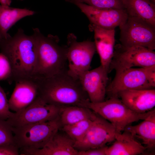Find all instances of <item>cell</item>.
Returning a JSON list of instances; mask_svg holds the SVG:
<instances>
[{"instance_id": "5bb4252c", "label": "cell", "mask_w": 155, "mask_h": 155, "mask_svg": "<svg viewBox=\"0 0 155 155\" xmlns=\"http://www.w3.org/2000/svg\"><path fill=\"white\" fill-rule=\"evenodd\" d=\"M15 81V87L8 104L10 110L17 113L27 107L38 96L39 86L37 80L34 78Z\"/></svg>"}, {"instance_id": "44dd1931", "label": "cell", "mask_w": 155, "mask_h": 155, "mask_svg": "<svg viewBox=\"0 0 155 155\" xmlns=\"http://www.w3.org/2000/svg\"><path fill=\"white\" fill-rule=\"evenodd\" d=\"M35 12L26 9L13 8L0 4V33L3 38L9 34L8 30L17 22Z\"/></svg>"}, {"instance_id": "d6986e66", "label": "cell", "mask_w": 155, "mask_h": 155, "mask_svg": "<svg viewBox=\"0 0 155 155\" xmlns=\"http://www.w3.org/2000/svg\"><path fill=\"white\" fill-rule=\"evenodd\" d=\"M125 130L130 132L144 146L146 151L154 150L155 148V110L139 124L130 125Z\"/></svg>"}, {"instance_id": "4316f807", "label": "cell", "mask_w": 155, "mask_h": 155, "mask_svg": "<svg viewBox=\"0 0 155 155\" xmlns=\"http://www.w3.org/2000/svg\"><path fill=\"white\" fill-rule=\"evenodd\" d=\"M12 71L10 63L4 54L0 53V81L12 78Z\"/></svg>"}, {"instance_id": "9c48e42d", "label": "cell", "mask_w": 155, "mask_h": 155, "mask_svg": "<svg viewBox=\"0 0 155 155\" xmlns=\"http://www.w3.org/2000/svg\"><path fill=\"white\" fill-rule=\"evenodd\" d=\"M60 108L46 103L38 96L24 109L14 112L12 117L7 121L11 127L45 122L58 117Z\"/></svg>"}, {"instance_id": "e0dca14e", "label": "cell", "mask_w": 155, "mask_h": 155, "mask_svg": "<svg viewBox=\"0 0 155 155\" xmlns=\"http://www.w3.org/2000/svg\"><path fill=\"white\" fill-rule=\"evenodd\" d=\"M60 129L42 148L29 151L24 155H78L75 141Z\"/></svg>"}, {"instance_id": "cb8c5ba5", "label": "cell", "mask_w": 155, "mask_h": 155, "mask_svg": "<svg viewBox=\"0 0 155 155\" xmlns=\"http://www.w3.org/2000/svg\"><path fill=\"white\" fill-rule=\"evenodd\" d=\"M73 3L74 2L84 3L99 9H125L124 0H65Z\"/></svg>"}, {"instance_id": "2e32d148", "label": "cell", "mask_w": 155, "mask_h": 155, "mask_svg": "<svg viewBox=\"0 0 155 155\" xmlns=\"http://www.w3.org/2000/svg\"><path fill=\"white\" fill-rule=\"evenodd\" d=\"M89 30L94 33V41L100 56L101 65L109 73V67L114 53L115 30L106 29L90 24Z\"/></svg>"}, {"instance_id": "3957f363", "label": "cell", "mask_w": 155, "mask_h": 155, "mask_svg": "<svg viewBox=\"0 0 155 155\" xmlns=\"http://www.w3.org/2000/svg\"><path fill=\"white\" fill-rule=\"evenodd\" d=\"M36 42L37 60L33 78L50 77L67 71V46L59 44L57 36L44 35L38 28L33 29Z\"/></svg>"}, {"instance_id": "8992f818", "label": "cell", "mask_w": 155, "mask_h": 155, "mask_svg": "<svg viewBox=\"0 0 155 155\" xmlns=\"http://www.w3.org/2000/svg\"><path fill=\"white\" fill-rule=\"evenodd\" d=\"M155 65V52L138 46H125L121 44L115 46L109 67L116 73L135 67L145 68Z\"/></svg>"}, {"instance_id": "5b68a950", "label": "cell", "mask_w": 155, "mask_h": 155, "mask_svg": "<svg viewBox=\"0 0 155 155\" xmlns=\"http://www.w3.org/2000/svg\"><path fill=\"white\" fill-rule=\"evenodd\" d=\"M82 106L88 108L110 122L117 132L121 133L133 123L148 117L154 109L144 113L135 112L128 108L117 96L110 97L108 100L94 103L90 100Z\"/></svg>"}, {"instance_id": "f1b7e54d", "label": "cell", "mask_w": 155, "mask_h": 155, "mask_svg": "<svg viewBox=\"0 0 155 155\" xmlns=\"http://www.w3.org/2000/svg\"><path fill=\"white\" fill-rule=\"evenodd\" d=\"M108 146L92 148L86 150L79 151L78 155H106V151Z\"/></svg>"}, {"instance_id": "ffe728a7", "label": "cell", "mask_w": 155, "mask_h": 155, "mask_svg": "<svg viewBox=\"0 0 155 155\" xmlns=\"http://www.w3.org/2000/svg\"><path fill=\"white\" fill-rule=\"evenodd\" d=\"M128 15L140 18L155 27V3L149 0H124Z\"/></svg>"}, {"instance_id": "603a6c76", "label": "cell", "mask_w": 155, "mask_h": 155, "mask_svg": "<svg viewBox=\"0 0 155 155\" xmlns=\"http://www.w3.org/2000/svg\"><path fill=\"white\" fill-rule=\"evenodd\" d=\"M94 114L92 118L63 126L61 129L73 140L75 143L78 142L83 138L90 127Z\"/></svg>"}, {"instance_id": "f546056e", "label": "cell", "mask_w": 155, "mask_h": 155, "mask_svg": "<svg viewBox=\"0 0 155 155\" xmlns=\"http://www.w3.org/2000/svg\"><path fill=\"white\" fill-rule=\"evenodd\" d=\"M147 71L149 82L151 86L155 87V65L147 67Z\"/></svg>"}, {"instance_id": "30bf717a", "label": "cell", "mask_w": 155, "mask_h": 155, "mask_svg": "<svg viewBox=\"0 0 155 155\" xmlns=\"http://www.w3.org/2000/svg\"><path fill=\"white\" fill-rule=\"evenodd\" d=\"M117 132L109 121L95 112L92 123L83 138L75 143L78 151L106 146L114 141Z\"/></svg>"}, {"instance_id": "d4e9b609", "label": "cell", "mask_w": 155, "mask_h": 155, "mask_svg": "<svg viewBox=\"0 0 155 155\" xmlns=\"http://www.w3.org/2000/svg\"><path fill=\"white\" fill-rule=\"evenodd\" d=\"M10 145L16 146L11 127L7 120L0 118V146Z\"/></svg>"}, {"instance_id": "6da1fadb", "label": "cell", "mask_w": 155, "mask_h": 155, "mask_svg": "<svg viewBox=\"0 0 155 155\" xmlns=\"http://www.w3.org/2000/svg\"><path fill=\"white\" fill-rule=\"evenodd\" d=\"M1 53L9 59L12 69V78H33L37 60V48L32 34H25L23 30L18 29L13 36L9 34L0 41Z\"/></svg>"}, {"instance_id": "1f68e13d", "label": "cell", "mask_w": 155, "mask_h": 155, "mask_svg": "<svg viewBox=\"0 0 155 155\" xmlns=\"http://www.w3.org/2000/svg\"><path fill=\"white\" fill-rule=\"evenodd\" d=\"M152 3H155V0H149Z\"/></svg>"}, {"instance_id": "7402d4cb", "label": "cell", "mask_w": 155, "mask_h": 155, "mask_svg": "<svg viewBox=\"0 0 155 155\" xmlns=\"http://www.w3.org/2000/svg\"><path fill=\"white\" fill-rule=\"evenodd\" d=\"M94 114V111L85 107L70 106L60 107L59 117L62 127L92 118Z\"/></svg>"}, {"instance_id": "7a4b0ae2", "label": "cell", "mask_w": 155, "mask_h": 155, "mask_svg": "<svg viewBox=\"0 0 155 155\" xmlns=\"http://www.w3.org/2000/svg\"><path fill=\"white\" fill-rule=\"evenodd\" d=\"M67 71L36 79L39 86L38 96L46 103L60 107L82 106L89 100L88 96L79 80L69 75Z\"/></svg>"}, {"instance_id": "ac0fdd59", "label": "cell", "mask_w": 155, "mask_h": 155, "mask_svg": "<svg viewBox=\"0 0 155 155\" xmlns=\"http://www.w3.org/2000/svg\"><path fill=\"white\" fill-rule=\"evenodd\" d=\"M114 142L108 147L106 155H137L145 154L144 146L126 130L116 132Z\"/></svg>"}, {"instance_id": "4fadbf2b", "label": "cell", "mask_w": 155, "mask_h": 155, "mask_svg": "<svg viewBox=\"0 0 155 155\" xmlns=\"http://www.w3.org/2000/svg\"><path fill=\"white\" fill-rule=\"evenodd\" d=\"M108 73V71L100 65L85 71L79 77L78 80L90 102L96 103L104 100Z\"/></svg>"}, {"instance_id": "52a82bcc", "label": "cell", "mask_w": 155, "mask_h": 155, "mask_svg": "<svg viewBox=\"0 0 155 155\" xmlns=\"http://www.w3.org/2000/svg\"><path fill=\"white\" fill-rule=\"evenodd\" d=\"M67 73L78 80L81 75L90 70L93 57L96 51L94 42L77 41L76 36L69 33L67 36Z\"/></svg>"}, {"instance_id": "7c38bea8", "label": "cell", "mask_w": 155, "mask_h": 155, "mask_svg": "<svg viewBox=\"0 0 155 155\" xmlns=\"http://www.w3.org/2000/svg\"><path fill=\"white\" fill-rule=\"evenodd\" d=\"M87 17L90 24L106 29H113L124 23L128 17L126 9H102L74 2Z\"/></svg>"}, {"instance_id": "277c9868", "label": "cell", "mask_w": 155, "mask_h": 155, "mask_svg": "<svg viewBox=\"0 0 155 155\" xmlns=\"http://www.w3.org/2000/svg\"><path fill=\"white\" fill-rule=\"evenodd\" d=\"M61 127L59 115L45 122L11 127L20 155H24L29 151L42 148Z\"/></svg>"}, {"instance_id": "83f0119b", "label": "cell", "mask_w": 155, "mask_h": 155, "mask_svg": "<svg viewBox=\"0 0 155 155\" xmlns=\"http://www.w3.org/2000/svg\"><path fill=\"white\" fill-rule=\"evenodd\" d=\"M20 154L19 150L15 145L0 146V155H18Z\"/></svg>"}, {"instance_id": "484cf974", "label": "cell", "mask_w": 155, "mask_h": 155, "mask_svg": "<svg viewBox=\"0 0 155 155\" xmlns=\"http://www.w3.org/2000/svg\"><path fill=\"white\" fill-rule=\"evenodd\" d=\"M14 113L10 111L6 94L0 85V118L7 120L12 117Z\"/></svg>"}, {"instance_id": "9a60e30c", "label": "cell", "mask_w": 155, "mask_h": 155, "mask_svg": "<svg viewBox=\"0 0 155 155\" xmlns=\"http://www.w3.org/2000/svg\"><path fill=\"white\" fill-rule=\"evenodd\" d=\"M117 95L128 108L138 113L149 112L155 106L154 89L125 90Z\"/></svg>"}, {"instance_id": "4dcf8cb0", "label": "cell", "mask_w": 155, "mask_h": 155, "mask_svg": "<svg viewBox=\"0 0 155 155\" xmlns=\"http://www.w3.org/2000/svg\"><path fill=\"white\" fill-rule=\"evenodd\" d=\"M12 0H0V4L3 6H9Z\"/></svg>"}, {"instance_id": "d6a6232c", "label": "cell", "mask_w": 155, "mask_h": 155, "mask_svg": "<svg viewBox=\"0 0 155 155\" xmlns=\"http://www.w3.org/2000/svg\"><path fill=\"white\" fill-rule=\"evenodd\" d=\"M3 37L1 36L0 33V41L1 40V39H2Z\"/></svg>"}, {"instance_id": "8fae6325", "label": "cell", "mask_w": 155, "mask_h": 155, "mask_svg": "<svg viewBox=\"0 0 155 155\" xmlns=\"http://www.w3.org/2000/svg\"><path fill=\"white\" fill-rule=\"evenodd\" d=\"M152 89L148 81L146 67L131 68L116 73L107 86L106 94L110 97L117 96L119 92L125 90Z\"/></svg>"}, {"instance_id": "ba28073f", "label": "cell", "mask_w": 155, "mask_h": 155, "mask_svg": "<svg viewBox=\"0 0 155 155\" xmlns=\"http://www.w3.org/2000/svg\"><path fill=\"white\" fill-rule=\"evenodd\" d=\"M119 27V40L122 45L155 49V27L140 18L129 16Z\"/></svg>"}]
</instances>
